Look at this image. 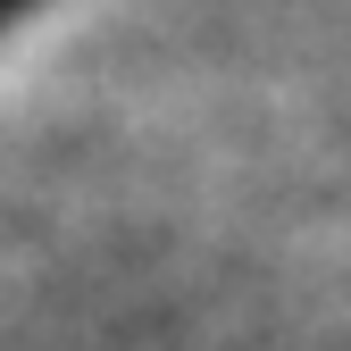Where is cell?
<instances>
[{
    "label": "cell",
    "mask_w": 351,
    "mask_h": 351,
    "mask_svg": "<svg viewBox=\"0 0 351 351\" xmlns=\"http://www.w3.org/2000/svg\"><path fill=\"white\" fill-rule=\"evenodd\" d=\"M34 9H42V0H0V34H9V25H25Z\"/></svg>",
    "instance_id": "obj_1"
}]
</instances>
